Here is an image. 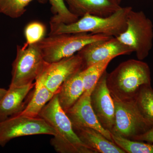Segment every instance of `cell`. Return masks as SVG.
<instances>
[{
	"label": "cell",
	"instance_id": "cell-22",
	"mask_svg": "<svg viewBox=\"0 0 153 153\" xmlns=\"http://www.w3.org/2000/svg\"><path fill=\"white\" fill-rule=\"evenodd\" d=\"M53 11L56 14L50 21L69 24L77 21L79 17L73 14L67 7L63 0H49Z\"/></svg>",
	"mask_w": 153,
	"mask_h": 153
},
{
	"label": "cell",
	"instance_id": "cell-7",
	"mask_svg": "<svg viewBox=\"0 0 153 153\" xmlns=\"http://www.w3.org/2000/svg\"><path fill=\"white\" fill-rule=\"evenodd\" d=\"M112 99L115 112L111 134L133 140L135 137L153 128L141 114L134 99L121 100Z\"/></svg>",
	"mask_w": 153,
	"mask_h": 153
},
{
	"label": "cell",
	"instance_id": "cell-18",
	"mask_svg": "<svg viewBox=\"0 0 153 153\" xmlns=\"http://www.w3.org/2000/svg\"><path fill=\"white\" fill-rule=\"evenodd\" d=\"M134 100L141 114L153 128V89L151 84L142 86Z\"/></svg>",
	"mask_w": 153,
	"mask_h": 153
},
{
	"label": "cell",
	"instance_id": "cell-13",
	"mask_svg": "<svg viewBox=\"0 0 153 153\" xmlns=\"http://www.w3.org/2000/svg\"><path fill=\"white\" fill-rule=\"evenodd\" d=\"M69 10L78 17L85 14L102 17L112 15L121 7L119 0H65Z\"/></svg>",
	"mask_w": 153,
	"mask_h": 153
},
{
	"label": "cell",
	"instance_id": "cell-19",
	"mask_svg": "<svg viewBox=\"0 0 153 153\" xmlns=\"http://www.w3.org/2000/svg\"><path fill=\"white\" fill-rule=\"evenodd\" d=\"M113 59V57L108 58L82 70L81 74L84 92L91 94L102 74L106 71L108 64Z\"/></svg>",
	"mask_w": 153,
	"mask_h": 153
},
{
	"label": "cell",
	"instance_id": "cell-5",
	"mask_svg": "<svg viewBox=\"0 0 153 153\" xmlns=\"http://www.w3.org/2000/svg\"><path fill=\"white\" fill-rule=\"evenodd\" d=\"M135 53L138 60L148 57L153 46L152 22L143 11L129 13L125 31L116 37Z\"/></svg>",
	"mask_w": 153,
	"mask_h": 153
},
{
	"label": "cell",
	"instance_id": "cell-3",
	"mask_svg": "<svg viewBox=\"0 0 153 153\" xmlns=\"http://www.w3.org/2000/svg\"><path fill=\"white\" fill-rule=\"evenodd\" d=\"M106 84L113 98L121 100L134 99L142 86L151 84L150 68L142 60L130 59L108 73Z\"/></svg>",
	"mask_w": 153,
	"mask_h": 153
},
{
	"label": "cell",
	"instance_id": "cell-2",
	"mask_svg": "<svg viewBox=\"0 0 153 153\" xmlns=\"http://www.w3.org/2000/svg\"><path fill=\"white\" fill-rule=\"evenodd\" d=\"M38 117L45 120L55 130L56 134L50 140L51 146L59 153H96L80 140L72 124L61 107L57 94L47 103Z\"/></svg>",
	"mask_w": 153,
	"mask_h": 153
},
{
	"label": "cell",
	"instance_id": "cell-10",
	"mask_svg": "<svg viewBox=\"0 0 153 153\" xmlns=\"http://www.w3.org/2000/svg\"><path fill=\"white\" fill-rule=\"evenodd\" d=\"M133 52L116 37L108 40L97 41L87 44L77 54L81 57L83 69L99 62L110 57L130 55Z\"/></svg>",
	"mask_w": 153,
	"mask_h": 153
},
{
	"label": "cell",
	"instance_id": "cell-1",
	"mask_svg": "<svg viewBox=\"0 0 153 153\" xmlns=\"http://www.w3.org/2000/svg\"><path fill=\"white\" fill-rule=\"evenodd\" d=\"M131 7L120 8L112 15L102 17L85 14L69 24L50 21L49 36L61 34L89 33L118 37L125 31Z\"/></svg>",
	"mask_w": 153,
	"mask_h": 153
},
{
	"label": "cell",
	"instance_id": "cell-17",
	"mask_svg": "<svg viewBox=\"0 0 153 153\" xmlns=\"http://www.w3.org/2000/svg\"><path fill=\"white\" fill-rule=\"evenodd\" d=\"M55 94L46 87L43 81L37 78L33 96L25 109L19 115L30 117H38L43 108Z\"/></svg>",
	"mask_w": 153,
	"mask_h": 153
},
{
	"label": "cell",
	"instance_id": "cell-14",
	"mask_svg": "<svg viewBox=\"0 0 153 153\" xmlns=\"http://www.w3.org/2000/svg\"><path fill=\"white\" fill-rule=\"evenodd\" d=\"M35 83L21 87H9L7 93L0 100V122L21 113L27 106L25 100Z\"/></svg>",
	"mask_w": 153,
	"mask_h": 153
},
{
	"label": "cell",
	"instance_id": "cell-4",
	"mask_svg": "<svg viewBox=\"0 0 153 153\" xmlns=\"http://www.w3.org/2000/svg\"><path fill=\"white\" fill-rule=\"evenodd\" d=\"M112 37L89 33L57 34L44 38L36 44L45 61L51 63L75 55L90 43Z\"/></svg>",
	"mask_w": 153,
	"mask_h": 153
},
{
	"label": "cell",
	"instance_id": "cell-25",
	"mask_svg": "<svg viewBox=\"0 0 153 153\" xmlns=\"http://www.w3.org/2000/svg\"><path fill=\"white\" fill-rule=\"evenodd\" d=\"M7 90L0 88V100L4 97L7 93Z\"/></svg>",
	"mask_w": 153,
	"mask_h": 153
},
{
	"label": "cell",
	"instance_id": "cell-11",
	"mask_svg": "<svg viewBox=\"0 0 153 153\" xmlns=\"http://www.w3.org/2000/svg\"><path fill=\"white\" fill-rule=\"evenodd\" d=\"M108 73L105 71L91 94V104L103 128L112 130L114 123V105L106 84Z\"/></svg>",
	"mask_w": 153,
	"mask_h": 153
},
{
	"label": "cell",
	"instance_id": "cell-15",
	"mask_svg": "<svg viewBox=\"0 0 153 153\" xmlns=\"http://www.w3.org/2000/svg\"><path fill=\"white\" fill-rule=\"evenodd\" d=\"M73 128L80 140L96 153H126L94 129L84 127H73Z\"/></svg>",
	"mask_w": 153,
	"mask_h": 153
},
{
	"label": "cell",
	"instance_id": "cell-26",
	"mask_svg": "<svg viewBox=\"0 0 153 153\" xmlns=\"http://www.w3.org/2000/svg\"><path fill=\"white\" fill-rule=\"evenodd\" d=\"M119 1H121L122 0H119Z\"/></svg>",
	"mask_w": 153,
	"mask_h": 153
},
{
	"label": "cell",
	"instance_id": "cell-21",
	"mask_svg": "<svg viewBox=\"0 0 153 153\" xmlns=\"http://www.w3.org/2000/svg\"><path fill=\"white\" fill-rule=\"evenodd\" d=\"M33 0H0V13L13 19L22 16Z\"/></svg>",
	"mask_w": 153,
	"mask_h": 153
},
{
	"label": "cell",
	"instance_id": "cell-16",
	"mask_svg": "<svg viewBox=\"0 0 153 153\" xmlns=\"http://www.w3.org/2000/svg\"><path fill=\"white\" fill-rule=\"evenodd\" d=\"M82 71L69 76L56 92L59 104L65 112L75 104L84 92Z\"/></svg>",
	"mask_w": 153,
	"mask_h": 153
},
{
	"label": "cell",
	"instance_id": "cell-12",
	"mask_svg": "<svg viewBox=\"0 0 153 153\" xmlns=\"http://www.w3.org/2000/svg\"><path fill=\"white\" fill-rule=\"evenodd\" d=\"M91 93L85 91L75 104L66 111L73 127L92 128L113 142L111 133L100 125L91 104Z\"/></svg>",
	"mask_w": 153,
	"mask_h": 153
},
{
	"label": "cell",
	"instance_id": "cell-9",
	"mask_svg": "<svg viewBox=\"0 0 153 153\" xmlns=\"http://www.w3.org/2000/svg\"><path fill=\"white\" fill-rule=\"evenodd\" d=\"M83 69L82 59L76 54L56 62H47L37 78L41 79L46 87L55 94L67 78Z\"/></svg>",
	"mask_w": 153,
	"mask_h": 153
},
{
	"label": "cell",
	"instance_id": "cell-20",
	"mask_svg": "<svg viewBox=\"0 0 153 153\" xmlns=\"http://www.w3.org/2000/svg\"><path fill=\"white\" fill-rule=\"evenodd\" d=\"M113 142L126 153H153V143L132 140L111 134Z\"/></svg>",
	"mask_w": 153,
	"mask_h": 153
},
{
	"label": "cell",
	"instance_id": "cell-24",
	"mask_svg": "<svg viewBox=\"0 0 153 153\" xmlns=\"http://www.w3.org/2000/svg\"><path fill=\"white\" fill-rule=\"evenodd\" d=\"M132 140L153 143V128L151 129L142 134L135 137Z\"/></svg>",
	"mask_w": 153,
	"mask_h": 153
},
{
	"label": "cell",
	"instance_id": "cell-6",
	"mask_svg": "<svg viewBox=\"0 0 153 153\" xmlns=\"http://www.w3.org/2000/svg\"><path fill=\"white\" fill-rule=\"evenodd\" d=\"M46 63L37 44L18 45L16 56L12 64V79L9 87H21L33 83Z\"/></svg>",
	"mask_w": 153,
	"mask_h": 153
},
{
	"label": "cell",
	"instance_id": "cell-23",
	"mask_svg": "<svg viewBox=\"0 0 153 153\" xmlns=\"http://www.w3.org/2000/svg\"><path fill=\"white\" fill-rule=\"evenodd\" d=\"M46 27L42 23L33 22L27 25L25 30L27 45L36 44L44 38Z\"/></svg>",
	"mask_w": 153,
	"mask_h": 153
},
{
	"label": "cell",
	"instance_id": "cell-8",
	"mask_svg": "<svg viewBox=\"0 0 153 153\" xmlns=\"http://www.w3.org/2000/svg\"><path fill=\"white\" fill-rule=\"evenodd\" d=\"M55 136L52 126L42 118L16 115L0 122V146H4L11 140L35 135Z\"/></svg>",
	"mask_w": 153,
	"mask_h": 153
}]
</instances>
